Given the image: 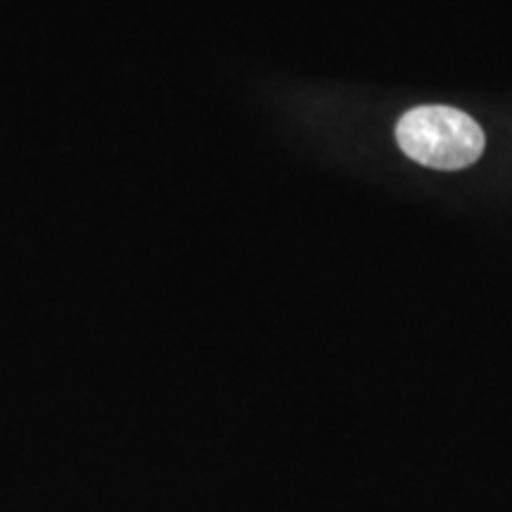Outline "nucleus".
Returning <instances> with one entry per match:
<instances>
[{
  "label": "nucleus",
  "mask_w": 512,
  "mask_h": 512,
  "mask_svg": "<svg viewBox=\"0 0 512 512\" xmlns=\"http://www.w3.org/2000/svg\"><path fill=\"white\" fill-rule=\"evenodd\" d=\"M396 140L413 162L439 171L465 169L484 152L482 126L446 105L413 107L399 119Z\"/></svg>",
  "instance_id": "1"
}]
</instances>
